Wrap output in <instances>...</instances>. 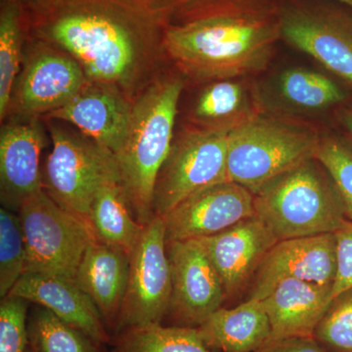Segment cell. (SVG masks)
Segmentation results:
<instances>
[{"instance_id": "obj_1", "label": "cell", "mask_w": 352, "mask_h": 352, "mask_svg": "<svg viewBox=\"0 0 352 352\" xmlns=\"http://www.w3.org/2000/svg\"><path fill=\"white\" fill-rule=\"evenodd\" d=\"M280 38L279 18L256 9H232L170 28L164 50L183 75L214 82L265 68Z\"/></svg>"}, {"instance_id": "obj_2", "label": "cell", "mask_w": 352, "mask_h": 352, "mask_svg": "<svg viewBox=\"0 0 352 352\" xmlns=\"http://www.w3.org/2000/svg\"><path fill=\"white\" fill-rule=\"evenodd\" d=\"M183 87L182 78L176 76H157L150 83L134 101L126 139L116 154L122 186L142 226L155 217V188L173 146Z\"/></svg>"}, {"instance_id": "obj_3", "label": "cell", "mask_w": 352, "mask_h": 352, "mask_svg": "<svg viewBox=\"0 0 352 352\" xmlns=\"http://www.w3.org/2000/svg\"><path fill=\"white\" fill-rule=\"evenodd\" d=\"M254 196L256 217L278 241L335 233L347 219L335 183L315 157L272 178Z\"/></svg>"}, {"instance_id": "obj_4", "label": "cell", "mask_w": 352, "mask_h": 352, "mask_svg": "<svg viewBox=\"0 0 352 352\" xmlns=\"http://www.w3.org/2000/svg\"><path fill=\"white\" fill-rule=\"evenodd\" d=\"M320 139L307 127L258 115L229 133L228 180L256 193L272 178L314 157Z\"/></svg>"}, {"instance_id": "obj_5", "label": "cell", "mask_w": 352, "mask_h": 352, "mask_svg": "<svg viewBox=\"0 0 352 352\" xmlns=\"http://www.w3.org/2000/svg\"><path fill=\"white\" fill-rule=\"evenodd\" d=\"M50 134L43 188L58 205L89 224L97 193L109 182H122L117 157L82 132L50 124Z\"/></svg>"}, {"instance_id": "obj_6", "label": "cell", "mask_w": 352, "mask_h": 352, "mask_svg": "<svg viewBox=\"0 0 352 352\" xmlns=\"http://www.w3.org/2000/svg\"><path fill=\"white\" fill-rule=\"evenodd\" d=\"M27 252L25 273L75 279L88 245L96 240L85 220L65 210L41 190L18 210Z\"/></svg>"}, {"instance_id": "obj_7", "label": "cell", "mask_w": 352, "mask_h": 352, "mask_svg": "<svg viewBox=\"0 0 352 352\" xmlns=\"http://www.w3.org/2000/svg\"><path fill=\"white\" fill-rule=\"evenodd\" d=\"M229 131L195 127L173 140L157 177L153 200L154 215L163 217L185 198L228 180Z\"/></svg>"}, {"instance_id": "obj_8", "label": "cell", "mask_w": 352, "mask_h": 352, "mask_svg": "<svg viewBox=\"0 0 352 352\" xmlns=\"http://www.w3.org/2000/svg\"><path fill=\"white\" fill-rule=\"evenodd\" d=\"M171 295L170 259L163 217L155 215L129 256L126 296L116 332L161 324Z\"/></svg>"}, {"instance_id": "obj_9", "label": "cell", "mask_w": 352, "mask_h": 352, "mask_svg": "<svg viewBox=\"0 0 352 352\" xmlns=\"http://www.w3.org/2000/svg\"><path fill=\"white\" fill-rule=\"evenodd\" d=\"M88 82L75 58L50 44L39 45L25 58L8 115L24 120L47 116L73 100Z\"/></svg>"}, {"instance_id": "obj_10", "label": "cell", "mask_w": 352, "mask_h": 352, "mask_svg": "<svg viewBox=\"0 0 352 352\" xmlns=\"http://www.w3.org/2000/svg\"><path fill=\"white\" fill-rule=\"evenodd\" d=\"M166 249L171 273L168 314L178 326L198 328L221 307L227 296L223 285L198 240L170 241Z\"/></svg>"}, {"instance_id": "obj_11", "label": "cell", "mask_w": 352, "mask_h": 352, "mask_svg": "<svg viewBox=\"0 0 352 352\" xmlns=\"http://www.w3.org/2000/svg\"><path fill=\"white\" fill-rule=\"evenodd\" d=\"M278 18L281 38L352 87V16L327 9L292 7Z\"/></svg>"}, {"instance_id": "obj_12", "label": "cell", "mask_w": 352, "mask_h": 352, "mask_svg": "<svg viewBox=\"0 0 352 352\" xmlns=\"http://www.w3.org/2000/svg\"><path fill=\"white\" fill-rule=\"evenodd\" d=\"M252 191L230 180L199 190L163 219L166 242L210 237L254 217Z\"/></svg>"}, {"instance_id": "obj_13", "label": "cell", "mask_w": 352, "mask_h": 352, "mask_svg": "<svg viewBox=\"0 0 352 352\" xmlns=\"http://www.w3.org/2000/svg\"><path fill=\"white\" fill-rule=\"evenodd\" d=\"M333 233L278 241L259 265L250 298L263 300L287 279L333 285L337 271Z\"/></svg>"}, {"instance_id": "obj_14", "label": "cell", "mask_w": 352, "mask_h": 352, "mask_svg": "<svg viewBox=\"0 0 352 352\" xmlns=\"http://www.w3.org/2000/svg\"><path fill=\"white\" fill-rule=\"evenodd\" d=\"M198 240L219 273L227 296L235 295L256 275L278 242L258 217L242 220L222 232Z\"/></svg>"}, {"instance_id": "obj_15", "label": "cell", "mask_w": 352, "mask_h": 352, "mask_svg": "<svg viewBox=\"0 0 352 352\" xmlns=\"http://www.w3.org/2000/svg\"><path fill=\"white\" fill-rule=\"evenodd\" d=\"M45 146L43 127L36 119L2 126L0 133L1 201L18 210L23 201L43 190L41 155Z\"/></svg>"}, {"instance_id": "obj_16", "label": "cell", "mask_w": 352, "mask_h": 352, "mask_svg": "<svg viewBox=\"0 0 352 352\" xmlns=\"http://www.w3.org/2000/svg\"><path fill=\"white\" fill-rule=\"evenodd\" d=\"M10 295L20 296L46 308L98 344L111 342L100 311L73 278L25 273L14 286Z\"/></svg>"}, {"instance_id": "obj_17", "label": "cell", "mask_w": 352, "mask_h": 352, "mask_svg": "<svg viewBox=\"0 0 352 352\" xmlns=\"http://www.w3.org/2000/svg\"><path fill=\"white\" fill-rule=\"evenodd\" d=\"M132 106L116 90L88 82L73 100L45 117L73 124L116 155L126 139Z\"/></svg>"}, {"instance_id": "obj_18", "label": "cell", "mask_w": 352, "mask_h": 352, "mask_svg": "<svg viewBox=\"0 0 352 352\" xmlns=\"http://www.w3.org/2000/svg\"><path fill=\"white\" fill-rule=\"evenodd\" d=\"M333 285L287 279L263 300L270 340L314 337L333 300Z\"/></svg>"}, {"instance_id": "obj_19", "label": "cell", "mask_w": 352, "mask_h": 352, "mask_svg": "<svg viewBox=\"0 0 352 352\" xmlns=\"http://www.w3.org/2000/svg\"><path fill=\"white\" fill-rule=\"evenodd\" d=\"M129 254L120 248L94 240L76 271V282L94 300L109 327L116 330L126 296Z\"/></svg>"}, {"instance_id": "obj_20", "label": "cell", "mask_w": 352, "mask_h": 352, "mask_svg": "<svg viewBox=\"0 0 352 352\" xmlns=\"http://www.w3.org/2000/svg\"><path fill=\"white\" fill-rule=\"evenodd\" d=\"M197 329L208 349L222 352H256L271 337L263 300L256 298L230 309L220 307Z\"/></svg>"}, {"instance_id": "obj_21", "label": "cell", "mask_w": 352, "mask_h": 352, "mask_svg": "<svg viewBox=\"0 0 352 352\" xmlns=\"http://www.w3.org/2000/svg\"><path fill=\"white\" fill-rule=\"evenodd\" d=\"M88 222L95 239L120 248L129 256L145 226L136 219L120 180L107 183L97 193L90 208Z\"/></svg>"}, {"instance_id": "obj_22", "label": "cell", "mask_w": 352, "mask_h": 352, "mask_svg": "<svg viewBox=\"0 0 352 352\" xmlns=\"http://www.w3.org/2000/svg\"><path fill=\"white\" fill-rule=\"evenodd\" d=\"M244 85L233 78L214 80L194 104L192 120L204 129L233 131L256 117Z\"/></svg>"}, {"instance_id": "obj_23", "label": "cell", "mask_w": 352, "mask_h": 352, "mask_svg": "<svg viewBox=\"0 0 352 352\" xmlns=\"http://www.w3.org/2000/svg\"><path fill=\"white\" fill-rule=\"evenodd\" d=\"M113 352H212L198 329L151 324L118 333Z\"/></svg>"}, {"instance_id": "obj_24", "label": "cell", "mask_w": 352, "mask_h": 352, "mask_svg": "<svg viewBox=\"0 0 352 352\" xmlns=\"http://www.w3.org/2000/svg\"><path fill=\"white\" fill-rule=\"evenodd\" d=\"M278 85L282 98L302 110H324L342 103L346 98L337 83L311 69H287L280 76Z\"/></svg>"}, {"instance_id": "obj_25", "label": "cell", "mask_w": 352, "mask_h": 352, "mask_svg": "<svg viewBox=\"0 0 352 352\" xmlns=\"http://www.w3.org/2000/svg\"><path fill=\"white\" fill-rule=\"evenodd\" d=\"M28 330L30 346L38 352H99L100 344L39 305Z\"/></svg>"}, {"instance_id": "obj_26", "label": "cell", "mask_w": 352, "mask_h": 352, "mask_svg": "<svg viewBox=\"0 0 352 352\" xmlns=\"http://www.w3.org/2000/svg\"><path fill=\"white\" fill-rule=\"evenodd\" d=\"M27 252L19 215L0 210V296L9 295L25 274Z\"/></svg>"}, {"instance_id": "obj_27", "label": "cell", "mask_w": 352, "mask_h": 352, "mask_svg": "<svg viewBox=\"0 0 352 352\" xmlns=\"http://www.w3.org/2000/svg\"><path fill=\"white\" fill-rule=\"evenodd\" d=\"M22 62V32L17 12L6 9L0 19V120L9 113L11 95L20 75Z\"/></svg>"}, {"instance_id": "obj_28", "label": "cell", "mask_w": 352, "mask_h": 352, "mask_svg": "<svg viewBox=\"0 0 352 352\" xmlns=\"http://www.w3.org/2000/svg\"><path fill=\"white\" fill-rule=\"evenodd\" d=\"M314 339L336 352H352V289L333 298Z\"/></svg>"}, {"instance_id": "obj_29", "label": "cell", "mask_w": 352, "mask_h": 352, "mask_svg": "<svg viewBox=\"0 0 352 352\" xmlns=\"http://www.w3.org/2000/svg\"><path fill=\"white\" fill-rule=\"evenodd\" d=\"M314 157L332 178L352 221V148L336 138H321Z\"/></svg>"}, {"instance_id": "obj_30", "label": "cell", "mask_w": 352, "mask_h": 352, "mask_svg": "<svg viewBox=\"0 0 352 352\" xmlns=\"http://www.w3.org/2000/svg\"><path fill=\"white\" fill-rule=\"evenodd\" d=\"M28 302L7 295L0 303V352H27L29 347Z\"/></svg>"}, {"instance_id": "obj_31", "label": "cell", "mask_w": 352, "mask_h": 352, "mask_svg": "<svg viewBox=\"0 0 352 352\" xmlns=\"http://www.w3.org/2000/svg\"><path fill=\"white\" fill-rule=\"evenodd\" d=\"M337 271L333 285V298L352 289V221L344 220L336 231Z\"/></svg>"}, {"instance_id": "obj_32", "label": "cell", "mask_w": 352, "mask_h": 352, "mask_svg": "<svg viewBox=\"0 0 352 352\" xmlns=\"http://www.w3.org/2000/svg\"><path fill=\"white\" fill-rule=\"evenodd\" d=\"M256 352H328L314 337L270 340Z\"/></svg>"}, {"instance_id": "obj_33", "label": "cell", "mask_w": 352, "mask_h": 352, "mask_svg": "<svg viewBox=\"0 0 352 352\" xmlns=\"http://www.w3.org/2000/svg\"><path fill=\"white\" fill-rule=\"evenodd\" d=\"M342 120L344 126L346 127V131L349 132V136L352 139V108L342 113Z\"/></svg>"}, {"instance_id": "obj_34", "label": "cell", "mask_w": 352, "mask_h": 352, "mask_svg": "<svg viewBox=\"0 0 352 352\" xmlns=\"http://www.w3.org/2000/svg\"><path fill=\"white\" fill-rule=\"evenodd\" d=\"M342 3L346 4L347 6L351 7L352 10V0H340Z\"/></svg>"}, {"instance_id": "obj_35", "label": "cell", "mask_w": 352, "mask_h": 352, "mask_svg": "<svg viewBox=\"0 0 352 352\" xmlns=\"http://www.w3.org/2000/svg\"><path fill=\"white\" fill-rule=\"evenodd\" d=\"M27 352H38L36 351V349H32L31 346L29 344V347H28Z\"/></svg>"}]
</instances>
